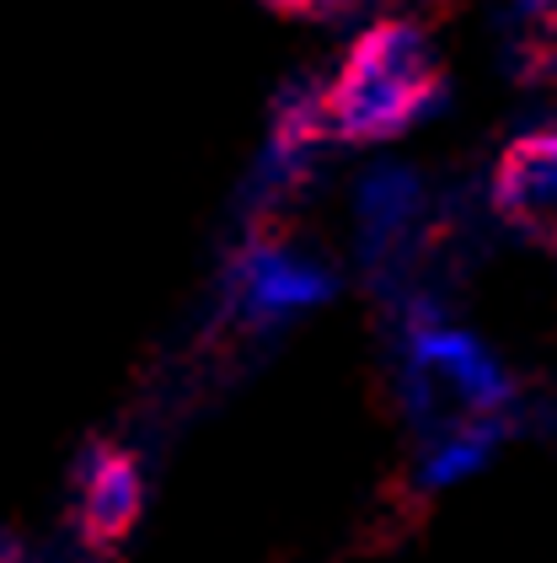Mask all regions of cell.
<instances>
[{
	"instance_id": "6da1fadb",
	"label": "cell",
	"mask_w": 557,
	"mask_h": 563,
	"mask_svg": "<svg viewBox=\"0 0 557 563\" xmlns=\"http://www.w3.org/2000/svg\"><path fill=\"white\" fill-rule=\"evenodd\" d=\"M381 365L408 413L419 488L471 473L499 440L514 434L520 382L461 328H424Z\"/></svg>"
},
{
	"instance_id": "8992f818",
	"label": "cell",
	"mask_w": 557,
	"mask_h": 563,
	"mask_svg": "<svg viewBox=\"0 0 557 563\" xmlns=\"http://www.w3.org/2000/svg\"><path fill=\"white\" fill-rule=\"evenodd\" d=\"M499 65L514 87L542 91L557 70V5H510L493 16Z\"/></svg>"
},
{
	"instance_id": "3957f363",
	"label": "cell",
	"mask_w": 557,
	"mask_h": 563,
	"mask_svg": "<svg viewBox=\"0 0 557 563\" xmlns=\"http://www.w3.org/2000/svg\"><path fill=\"white\" fill-rule=\"evenodd\" d=\"M70 488H76V542L91 559L113 553L145 510L140 456L119 440H86L81 456H76V473H70Z\"/></svg>"
},
{
	"instance_id": "30bf717a",
	"label": "cell",
	"mask_w": 557,
	"mask_h": 563,
	"mask_svg": "<svg viewBox=\"0 0 557 563\" xmlns=\"http://www.w3.org/2000/svg\"><path fill=\"white\" fill-rule=\"evenodd\" d=\"M536 102H542V119H557V70H553V81L536 91Z\"/></svg>"
},
{
	"instance_id": "ba28073f",
	"label": "cell",
	"mask_w": 557,
	"mask_h": 563,
	"mask_svg": "<svg viewBox=\"0 0 557 563\" xmlns=\"http://www.w3.org/2000/svg\"><path fill=\"white\" fill-rule=\"evenodd\" d=\"M514 434H531L547 451H557V371H536V376L520 382V391H514Z\"/></svg>"
},
{
	"instance_id": "7a4b0ae2",
	"label": "cell",
	"mask_w": 557,
	"mask_h": 563,
	"mask_svg": "<svg viewBox=\"0 0 557 563\" xmlns=\"http://www.w3.org/2000/svg\"><path fill=\"white\" fill-rule=\"evenodd\" d=\"M445 108L439 48L419 22H376L343 54L327 87V130L338 145L397 140Z\"/></svg>"
},
{
	"instance_id": "5b68a950",
	"label": "cell",
	"mask_w": 557,
	"mask_h": 563,
	"mask_svg": "<svg viewBox=\"0 0 557 563\" xmlns=\"http://www.w3.org/2000/svg\"><path fill=\"white\" fill-rule=\"evenodd\" d=\"M488 194L504 231L536 247H557V130L510 140L488 173Z\"/></svg>"
},
{
	"instance_id": "52a82bcc",
	"label": "cell",
	"mask_w": 557,
	"mask_h": 563,
	"mask_svg": "<svg viewBox=\"0 0 557 563\" xmlns=\"http://www.w3.org/2000/svg\"><path fill=\"white\" fill-rule=\"evenodd\" d=\"M424 520V488L408 477H386L376 488V499L365 505V516L354 526V548L359 553H386L397 542H408Z\"/></svg>"
},
{
	"instance_id": "277c9868",
	"label": "cell",
	"mask_w": 557,
	"mask_h": 563,
	"mask_svg": "<svg viewBox=\"0 0 557 563\" xmlns=\"http://www.w3.org/2000/svg\"><path fill=\"white\" fill-rule=\"evenodd\" d=\"M428 183L397 162H381L359 177V194H354V220H359V263H365V279L376 285L386 279L397 263L408 258L428 231Z\"/></svg>"
},
{
	"instance_id": "9c48e42d",
	"label": "cell",
	"mask_w": 557,
	"mask_h": 563,
	"mask_svg": "<svg viewBox=\"0 0 557 563\" xmlns=\"http://www.w3.org/2000/svg\"><path fill=\"white\" fill-rule=\"evenodd\" d=\"M0 563H33V548L16 531H0Z\"/></svg>"
}]
</instances>
